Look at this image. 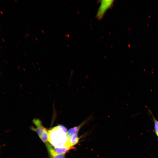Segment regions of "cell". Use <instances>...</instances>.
<instances>
[{
    "instance_id": "9",
    "label": "cell",
    "mask_w": 158,
    "mask_h": 158,
    "mask_svg": "<svg viewBox=\"0 0 158 158\" xmlns=\"http://www.w3.org/2000/svg\"><path fill=\"white\" fill-rule=\"evenodd\" d=\"M40 137L44 142H48V130L45 128L43 133Z\"/></svg>"
},
{
    "instance_id": "5",
    "label": "cell",
    "mask_w": 158,
    "mask_h": 158,
    "mask_svg": "<svg viewBox=\"0 0 158 158\" xmlns=\"http://www.w3.org/2000/svg\"><path fill=\"white\" fill-rule=\"evenodd\" d=\"M89 118L87 120L83 121L78 126L74 127L69 129L67 133V135L69 137L73 134L77 133L80 129L88 120Z\"/></svg>"
},
{
    "instance_id": "4",
    "label": "cell",
    "mask_w": 158,
    "mask_h": 158,
    "mask_svg": "<svg viewBox=\"0 0 158 158\" xmlns=\"http://www.w3.org/2000/svg\"><path fill=\"white\" fill-rule=\"evenodd\" d=\"M45 143L51 157L52 158H65L63 155L59 154L56 152L54 148L49 142H47Z\"/></svg>"
},
{
    "instance_id": "6",
    "label": "cell",
    "mask_w": 158,
    "mask_h": 158,
    "mask_svg": "<svg viewBox=\"0 0 158 158\" xmlns=\"http://www.w3.org/2000/svg\"><path fill=\"white\" fill-rule=\"evenodd\" d=\"M69 143L71 147L76 144L78 142L79 138L77 133L73 134L69 137Z\"/></svg>"
},
{
    "instance_id": "3",
    "label": "cell",
    "mask_w": 158,
    "mask_h": 158,
    "mask_svg": "<svg viewBox=\"0 0 158 158\" xmlns=\"http://www.w3.org/2000/svg\"><path fill=\"white\" fill-rule=\"evenodd\" d=\"M33 122L36 126V128H35L32 127L31 129L33 130L36 132L40 137L43 133L45 128L43 126L41 121L38 119H34L33 120Z\"/></svg>"
},
{
    "instance_id": "10",
    "label": "cell",
    "mask_w": 158,
    "mask_h": 158,
    "mask_svg": "<svg viewBox=\"0 0 158 158\" xmlns=\"http://www.w3.org/2000/svg\"></svg>"
},
{
    "instance_id": "8",
    "label": "cell",
    "mask_w": 158,
    "mask_h": 158,
    "mask_svg": "<svg viewBox=\"0 0 158 158\" xmlns=\"http://www.w3.org/2000/svg\"><path fill=\"white\" fill-rule=\"evenodd\" d=\"M148 111L152 116V118L154 121V129L155 130V133L158 136V121L154 117L153 115V114L150 110L149 109Z\"/></svg>"
},
{
    "instance_id": "2",
    "label": "cell",
    "mask_w": 158,
    "mask_h": 158,
    "mask_svg": "<svg viewBox=\"0 0 158 158\" xmlns=\"http://www.w3.org/2000/svg\"><path fill=\"white\" fill-rule=\"evenodd\" d=\"M114 0H103L99 1V6L97 11L96 16L99 20L102 19L107 11L113 5Z\"/></svg>"
},
{
    "instance_id": "7",
    "label": "cell",
    "mask_w": 158,
    "mask_h": 158,
    "mask_svg": "<svg viewBox=\"0 0 158 158\" xmlns=\"http://www.w3.org/2000/svg\"><path fill=\"white\" fill-rule=\"evenodd\" d=\"M72 147H66L61 148L54 147V149L56 152L59 154L63 155L65 154L68 150L72 149Z\"/></svg>"
},
{
    "instance_id": "1",
    "label": "cell",
    "mask_w": 158,
    "mask_h": 158,
    "mask_svg": "<svg viewBox=\"0 0 158 158\" xmlns=\"http://www.w3.org/2000/svg\"><path fill=\"white\" fill-rule=\"evenodd\" d=\"M48 141L54 147H72L70 145L69 137L64 132L60 125L54 127L48 130Z\"/></svg>"
}]
</instances>
